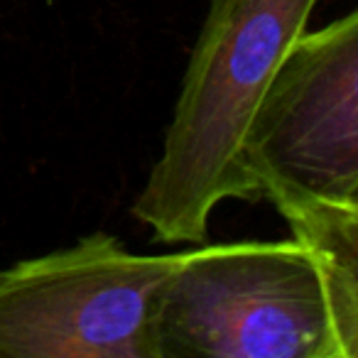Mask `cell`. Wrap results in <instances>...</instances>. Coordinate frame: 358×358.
<instances>
[{
    "mask_svg": "<svg viewBox=\"0 0 358 358\" xmlns=\"http://www.w3.org/2000/svg\"><path fill=\"white\" fill-rule=\"evenodd\" d=\"M179 260L94 234L3 270L0 358H159V297Z\"/></svg>",
    "mask_w": 358,
    "mask_h": 358,
    "instance_id": "cell-3",
    "label": "cell"
},
{
    "mask_svg": "<svg viewBox=\"0 0 358 358\" xmlns=\"http://www.w3.org/2000/svg\"><path fill=\"white\" fill-rule=\"evenodd\" d=\"M243 164L258 199L358 206V13L304 30L255 106Z\"/></svg>",
    "mask_w": 358,
    "mask_h": 358,
    "instance_id": "cell-4",
    "label": "cell"
},
{
    "mask_svg": "<svg viewBox=\"0 0 358 358\" xmlns=\"http://www.w3.org/2000/svg\"><path fill=\"white\" fill-rule=\"evenodd\" d=\"M155 334L159 358H346L322 275L294 238L182 253Z\"/></svg>",
    "mask_w": 358,
    "mask_h": 358,
    "instance_id": "cell-2",
    "label": "cell"
},
{
    "mask_svg": "<svg viewBox=\"0 0 358 358\" xmlns=\"http://www.w3.org/2000/svg\"><path fill=\"white\" fill-rule=\"evenodd\" d=\"M292 238L314 260L331 304L334 324L346 351L358 356V206L294 201L280 206Z\"/></svg>",
    "mask_w": 358,
    "mask_h": 358,
    "instance_id": "cell-5",
    "label": "cell"
},
{
    "mask_svg": "<svg viewBox=\"0 0 358 358\" xmlns=\"http://www.w3.org/2000/svg\"><path fill=\"white\" fill-rule=\"evenodd\" d=\"M319 0H211L162 155L133 204L159 243H204L226 199L258 201L243 138L270 79Z\"/></svg>",
    "mask_w": 358,
    "mask_h": 358,
    "instance_id": "cell-1",
    "label": "cell"
}]
</instances>
